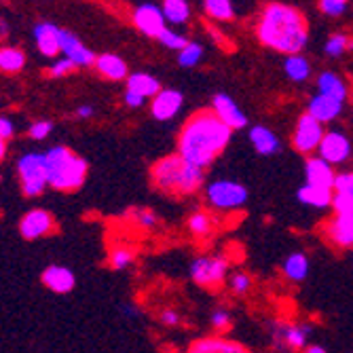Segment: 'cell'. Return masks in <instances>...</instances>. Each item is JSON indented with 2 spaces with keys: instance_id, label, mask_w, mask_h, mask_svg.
Listing matches in <instances>:
<instances>
[{
  "instance_id": "9c48e42d",
  "label": "cell",
  "mask_w": 353,
  "mask_h": 353,
  "mask_svg": "<svg viewBox=\"0 0 353 353\" xmlns=\"http://www.w3.org/2000/svg\"><path fill=\"white\" fill-rule=\"evenodd\" d=\"M317 157L324 159L328 165H345L353 157V144L349 136L341 130H326V136L317 148Z\"/></svg>"
},
{
  "instance_id": "e0dca14e",
  "label": "cell",
  "mask_w": 353,
  "mask_h": 353,
  "mask_svg": "<svg viewBox=\"0 0 353 353\" xmlns=\"http://www.w3.org/2000/svg\"><path fill=\"white\" fill-rule=\"evenodd\" d=\"M305 180L311 186H322V188H334V180H336V172L332 165H328L324 159L315 157H307L305 161Z\"/></svg>"
},
{
  "instance_id": "836d02e7",
  "label": "cell",
  "mask_w": 353,
  "mask_h": 353,
  "mask_svg": "<svg viewBox=\"0 0 353 353\" xmlns=\"http://www.w3.org/2000/svg\"><path fill=\"white\" fill-rule=\"evenodd\" d=\"M26 63V55L19 49L5 47L0 49V70L3 72H19Z\"/></svg>"
},
{
  "instance_id": "ac0fdd59",
  "label": "cell",
  "mask_w": 353,
  "mask_h": 353,
  "mask_svg": "<svg viewBox=\"0 0 353 353\" xmlns=\"http://www.w3.org/2000/svg\"><path fill=\"white\" fill-rule=\"evenodd\" d=\"M332 192H334L332 212L334 214H353V172L336 174Z\"/></svg>"
},
{
  "instance_id": "484cf974",
  "label": "cell",
  "mask_w": 353,
  "mask_h": 353,
  "mask_svg": "<svg viewBox=\"0 0 353 353\" xmlns=\"http://www.w3.org/2000/svg\"><path fill=\"white\" fill-rule=\"evenodd\" d=\"M59 32H61V28H57L55 23H49V21L34 26V39H37V45L43 55L53 57L61 51L59 49Z\"/></svg>"
},
{
  "instance_id": "d6a6232c",
  "label": "cell",
  "mask_w": 353,
  "mask_h": 353,
  "mask_svg": "<svg viewBox=\"0 0 353 353\" xmlns=\"http://www.w3.org/2000/svg\"><path fill=\"white\" fill-rule=\"evenodd\" d=\"M136 263V248L132 245H114L108 254V265L110 269L123 271Z\"/></svg>"
},
{
  "instance_id": "e575fe53",
  "label": "cell",
  "mask_w": 353,
  "mask_h": 353,
  "mask_svg": "<svg viewBox=\"0 0 353 353\" xmlns=\"http://www.w3.org/2000/svg\"><path fill=\"white\" fill-rule=\"evenodd\" d=\"M351 49H353V39L349 34H343V32L330 34L328 41L324 43V53L328 57H341V55H345Z\"/></svg>"
},
{
  "instance_id": "f546056e",
  "label": "cell",
  "mask_w": 353,
  "mask_h": 353,
  "mask_svg": "<svg viewBox=\"0 0 353 353\" xmlns=\"http://www.w3.org/2000/svg\"><path fill=\"white\" fill-rule=\"evenodd\" d=\"M186 227H188V233L197 239H205L212 235L214 231V218L205 212V210H195L188 220H186Z\"/></svg>"
},
{
  "instance_id": "74e56055",
  "label": "cell",
  "mask_w": 353,
  "mask_h": 353,
  "mask_svg": "<svg viewBox=\"0 0 353 353\" xmlns=\"http://www.w3.org/2000/svg\"><path fill=\"white\" fill-rule=\"evenodd\" d=\"M227 285H229V290L237 296H245L252 288H254V279L252 275L243 273V271H235L233 275H229L227 279Z\"/></svg>"
},
{
  "instance_id": "f907efd6",
  "label": "cell",
  "mask_w": 353,
  "mask_h": 353,
  "mask_svg": "<svg viewBox=\"0 0 353 353\" xmlns=\"http://www.w3.org/2000/svg\"><path fill=\"white\" fill-rule=\"evenodd\" d=\"M7 32H9V26H7V21L0 19V39L7 37Z\"/></svg>"
},
{
  "instance_id": "8d00e7d4",
  "label": "cell",
  "mask_w": 353,
  "mask_h": 353,
  "mask_svg": "<svg viewBox=\"0 0 353 353\" xmlns=\"http://www.w3.org/2000/svg\"><path fill=\"white\" fill-rule=\"evenodd\" d=\"M127 218H130V222L136 224V227L142 229V231H152L157 227V222H159L157 214L152 210H148V208H134V210H130Z\"/></svg>"
},
{
  "instance_id": "cb8c5ba5",
  "label": "cell",
  "mask_w": 353,
  "mask_h": 353,
  "mask_svg": "<svg viewBox=\"0 0 353 353\" xmlns=\"http://www.w3.org/2000/svg\"><path fill=\"white\" fill-rule=\"evenodd\" d=\"M332 197H334L332 188L311 186V184L301 186L299 192H296V199H299L303 205L313 208V210H326V208H332Z\"/></svg>"
},
{
  "instance_id": "7402d4cb",
  "label": "cell",
  "mask_w": 353,
  "mask_h": 353,
  "mask_svg": "<svg viewBox=\"0 0 353 353\" xmlns=\"http://www.w3.org/2000/svg\"><path fill=\"white\" fill-rule=\"evenodd\" d=\"M43 283L49 288L51 292H57V294H66L70 292L74 283H77V277L74 273L68 269V267H61V265H51L43 271Z\"/></svg>"
},
{
  "instance_id": "ffe728a7",
  "label": "cell",
  "mask_w": 353,
  "mask_h": 353,
  "mask_svg": "<svg viewBox=\"0 0 353 353\" xmlns=\"http://www.w3.org/2000/svg\"><path fill=\"white\" fill-rule=\"evenodd\" d=\"M248 138H250V144L254 146V150L263 157H273L281 150L279 136L267 125H254L248 134Z\"/></svg>"
},
{
  "instance_id": "d4e9b609",
  "label": "cell",
  "mask_w": 353,
  "mask_h": 353,
  "mask_svg": "<svg viewBox=\"0 0 353 353\" xmlns=\"http://www.w3.org/2000/svg\"><path fill=\"white\" fill-rule=\"evenodd\" d=\"M95 70H98L102 77L110 79V81H125L130 79V70H127V63L123 57L114 55V53H102L95 59Z\"/></svg>"
},
{
  "instance_id": "ba28073f",
  "label": "cell",
  "mask_w": 353,
  "mask_h": 353,
  "mask_svg": "<svg viewBox=\"0 0 353 353\" xmlns=\"http://www.w3.org/2000/svg\"><path fill=\"white\" fill-rule=\"evenodd\" d=\"M326 136V127L315 121L311 114H301L296 125H294V132H292V146L296 152L311 157V152H317L319 144H322Z\"/></svg>"
},
{
  "instance_id": "5bb4252c",
  "label": "cell",
  "mask_w": 353,
  "mask_h": 353,
  "mask_svg": "<svg viewBox=\"0 0 353 353\" xmlns=\"http://www.w3.org/2000/svg\"><path fill=\"white\" fill-rule=\"evenodd\" d=\"M59 49H61L63 57L77 63V68L79 66H83V68L85 66H93L95 59H98V57L93 55V51L89 47H85L70 30H63V28L59 32Z\"/></svg>"
},
{
  "instance_id": "2e32d148",
  "label": "cell",
  "mask_w": 353,
  "mask_h": 353,
  "mask_svg": "<svg viewBox=\"0 0 353 353\" xmlns=\"http://www.w3.org/2000/svg\"><path fill=\"white\" fill-rule=\"evenodd\" d=\"M53 216L45 210H32L19 222V233L26 239H39L53 229Z\"/></svg>"
},
{
  "instance_id": "7dc6e473",
  "label": "cell",
  "mask_w": 353,
  "mask_h": 353,
  "mask_svg": "<svg viewBox=\"0 0 353 353\" xmlns=\"http://www.w3.org/2000/svg\"><path fill=\"white\" fill-rule=\"evenodd\" d=\"M121 311H123V315H125L127 319H138V317H140V309H138L136 305H132V303L123 305Z\"/></svg>"
},
{
  "instance_id": "8992f818",
  "label": "cell",
  "mask_w": 353,
  "mask_h": 353,
  "mask_svg": "<svg viewBox=\"0 0 353 353\" xmlns=\"http://www.w3.org/2000/svg\"><path fill=\"white\" fill-rule=\"evenodd\" d=\"M19 178H21V190L26 197H39L49 184L47 174V159L45 152H30L23 154L17 163Z\"/></svg>"
},
{
  "instance_id": "4dcf8cb0",
  "label": "cell",
  "mask_w": 353,
  "mask_h": 353,
  "mask_svg": "<svg viewBox=\"0 0 353 353\" xmlns=\"http://www.w3.org/2000/svg\"><path fill=\"white\" fill-rule=\"evenodd\" d=\"M163 9V15H165V21L172 23V26H184L190 21V15H192V9H190V3L186 0H165L161 5Z\"/></svg>"
},
{
  "instance_id": "277c9868",
  "label": "cell",
  "mask_w": 353,
  "mask_h": 353,
  "mask_svg": "<svg viewBox=\"0 0 353 353\" xmlns=\"http://www.w3.org/2000/svg\"><path fill=\"white\" fill-rule=\"evenodd\" d=\"M49 184L57 190H77L87 176V161L66 146H53L45 152Z\"/></svg>"
},
{
  "instance_id": "44dd1931",
  "label": "cell",
  "mask_w": 353,
  "mask_h": 353,
  "mask_svg": "<svg viewBox=\"0 0 353 353\" xmlns=\"http://www.w3.org/2000/svg\"><path fill=\"white\" fill-rule=\"evenodd\" d=\"M315 85H317L319 95H326V98H332L341 104H345L349 100V87H347L345 79L332 70H326V72L319 74Z\"/></svg>"
},
{
  "instance_id": "83f0119b",
  "label": "cell",
  "mask_w": 353,
  "mask_h": 353,
  "mask_svg": "<svg viewBox=\"0 0 353 353\" xmlns=\"http://www.w3.org/2000/svg\"><path fill=\"white\" fill-rule=\"evenodd\" d=\"M283 72L292 83H305L311 79L313 70H311V61L303 53H296L283 59Z\"/></svg>"
},
{
  "instance_id": "bcb514c9",
  "label": "cell",
  "mask_w": 353,
  "mask_h": 353,
  "mask_svg": "<svg viewBox=\"0 0 353 353\" xmlns=\"http://www.w3.org/2000/svg\"><path fill=\"white\" fill-rule=\"evenodd\" d=\"M13 134H15L13 121H11L9 117H0V138H3V140H9Z\"/></svg>"
},
{
  "instance_id": "7c38bea8",
  "label": "cell",
  "mask_w": 353,
  "mask_h": 353,
  "mask_svg": "<svg viewBox=\"0 0 353 353\" xmlns=\"http://www.w3.org/2000/svg\"><path fill=\"white\" fill-rule=\"evenodd\" d=\"M324 237L339 250H353V214H334L324 224Z\"/></svg>"
},
{
  "instance_id": "c3c4849f",
  "label": "cell",
  "mask_w": 353,
  "mask_h": 353,
  "mask_svg": "<svg viewBox=\"0 0 353 353\" xmlns=\"http://www.w3.org/2000/svg\"><path fill=\"white\" fill-rule=\"evenodd\" d=\"M77 117H79V119H89V117H93V106H89V104H83V106H79V110H77Z\"/></svg>"
},
{
  "instance_id": "ab89813d",
  "label": "cell",
  "mask_w": 353,
  "mask_h": 353,
  "mask_svg": "<svg viewBox=\"0 0 353 353\" xmlns=\"http://www.w3.org/2000/svg\"><path fill=\"white\" fill-rule=\"evenodd\" d=\"M210 322H212V328L216 332H229L233 326V317L227 309H216L210 317Z\"/></svg>"
},
{
  "instance_id": "9a60e30c",
  "label": "cell",
  "mask_w": 353,
  "mask_h": 353,
  "mask_svg": "<svg viewBox=\"0 0 353 353\" xmlns=\"http://www.w3.org/2000/svg\"><path fill=\"white\" fill-rule=\"evenodd\" d=\"M184 106V95L178 89H163L157 98L150 102V114L157 121H170L174 119Z\"/></svg>"
},
{
  "instance_id": "7a4b0ae2",
  "label": "cell",
  "mask_w": 353,
  "mask_h": 353,
  "mask_svg": "<svg viewBox=\"0 0 353 353\" xmlns=\"http://www.w3.org/2000/svg\"><path fill=\"white\" fill-rule=\"evenodd\" d=\"M256 39L277 53L296 55L309 43V23L301 9L285 3H269L256 19Z\"/></svg>"
},
{
  "instance_id": "7bdbcfd3",
  "label": "cell",
  "mask_w": 353,
  "mask_h": 353,
  "mask_svg": "<svg viewBox=\"0 0 353 353\" xmlns=\"http://www.w3.org/2000/svg\"><path fill=\"white\" fill-rule=\"evenodd\" d=\"M53 130V123L51 121H37L34 125L30 127V138L32 140H43L51 134Z\"/></svg>"
},
{
  "instance_id": "60d3db41",
  "label": "cell",
  "mask_w": 353,
  "mask_h": 353,
  "mask_svg": "<svg viewBox=\"0 0 353 353\" xmlns=\"http://www.w3.org/2000/svg\"><path fill=\"white\" fill-rule=\"evenodd\" d=\"M319 11H322L324 15L328 17H341L347 13L349 9V3H345V0H319Z\"/></svg>"
},
{
  "instance_id": "3957f363",
  "label": "cell",
  "mask_w": 353,
  "mask_h": 353,
  "mask_svg": "<svg viewBox=\"0 0 353 353\" xmlns=\"http://www.w3.org/2000/svg\"><path fill=\"white\" fill-rule=\"evenodd\" d=\"M150 180L157 190L165 192L172 197H186L195 192L205 182V170H199L178 152L168 154L150 168Z\"/></svg>"
},
{
  "instance_id": "816d5d0a",
  "label": "cell",
  "mask_w": 353,
  "mask_h": 353,
  "mask_svg": "<svg viewBox=\"0 0 353 353\" xmlns=\"http://www.w3.org/2000/svg\"><path fill=\"white\" fill-rule=\"evenodd\" d=\"M5 150H7V146H5V140L0 138V161H3V157H5Z\"/></svg>"
},
{
  "instance_id": "f6af8a7d",
  "label": "cell",
  "mask_w": 353,
  "mask_h": 353,
  "mask_svg": "<svg viewBox=\"0 0 353 353\" xmlns=\"http://www.w3.org/2000/svg\"><path fill=\"white\" fill-rule=\"evenodd\" d=\"M123 100H125V104L130 106V108H142L144 104H146V98H142V95H138V93H134V91H125V95H123Z\"/></svg>"
},
{
  "instance_id": "ee69618b",
  "label": "cell",
  "mask_w": 353,
  "mask_h": 353,
  "mask_svg": "<svg viewBox=\"0 0 353 353\" xmlns=\"http://www.w3.org/2000/svg\"><path fill=\"white\" fill-rule=\"evenodd\" d=\"M161 322L165 324V326H180L182 324V315L176 311V309H163L161 311Z\"/></svg>"
},
{
  "instance_id": "4316f807",
  "label": "cell",
  "mask_w": 353,
  "mask_h": 353,
  "mask_svg": "<svg viewBox=\"0 0 353 353\" xmlns=\"http://www.w3.org/2000/svg\"><path fill=\"white\" fill-rule=\"evenodd\" d=\"M127 91H134L146 100L148 98L154 100L157 95L163 91V87H161V81L148 72H134V74H130V79H127Z\"/></svg>"
},
{
  "instance_id": "d590c367",
  "label": "cell",
  "mask_w": 353,
  "mask_h": 353,
  "mask_svg": "<svg viewBox=\"0 0 353 353\" xmlns=\"http://www.w3.org/2000/svg\"><path fill=\"white\" fill-rule=\"evenodd\" d=\"M203 55H205L203 45H201V43H195V41H190V43L178 53V63H180L182 68H195V66H199V63H201Z\"/></svg>"
},
{
  "instance_id": "5b68a950",
  "label": "cell",
  "mask_w": 353,
  "mask_h": 353,
  "mask_svg": "<svg viewBox=\"0 0 353 353\" xmlns=\"http://www.w3.org/2000/svg\"><path fill=\"white\" fill-rule=\"evenodd\" d=\"M250 199L248 188L237 182V180H229V178H218L214 182H210L205 186V201L220 212H235L241 210Z\"/></svg>"
},
{
  "instance_id": "30bf717a",
  "label": "cell",
  "mask_w": 353,
  "mask_h": 353,
  "mask_svg": "<svg viewBox=\"0 0 353 353\" xmlns=\"http://www.w3.org/2000/svg\"><path fill=\"white\" fill-rule=\"evenodd\" d=\"M132 23L136 26V30L140 32V34H144L148 39H159L161 37V32L168 28L161 5H154V3L136 5L132 11Z\"/></svg>"
},
{
  "instance_id": "8fae6325",
  "label": "cell",
  "mask_w": 353,
  "mask_h": 353,
  "mask_svg": "<svg viewBox=\"0 0 353 353\" xmlns=\"http://www.w3.org/2000/svg\"><path fill=\"white\" fill-rule=\"evenodd\" d=\"M212 110L214 114L229 127L231 132L243 130L248 127V114L239 108V104L227 93H216L212 100Z\"/></svg>"
},
{
  "instance_id": "6da1fadb",
  "label": "cell",
  "mask_w": 353,
  "mask_h": 353,
  "mask_svg": "<svg viewBox=\"0 0 353 353\" xmlns=\"http://www.w3.org/2000/svg\"><path fill=\"white\" fill-rule=\"evenodd\" d=\"M233 132L214 110H197L190 114L178 136V154L199 170L210 168L231 144Z\"/></svg>"
},
{
  "instance_id": "1f68e13d",
  "label": "cell",
  "mask_w": 353,
  "mask_h": 353,
  "mask_svg": "<svg viewBox=\"0 0 353 353\" xmlns=\"http://www.w3.org/2000/svg\"><path fill=\"white\" fill-rule=\"evenodd\" d=\"M203 13L214 21H231L235 19V7L231 0H203Z\"/></svg>"
},
{
  "instance_id": "603a6c76",
  "label": "cell",
  "mask_w": 353,
  "mask_h": 353,
  "mask_svg": "<svg viewBox=\"0 0 353 353\" xmlns=\"http://www.w3.org/2000/svg\"><path fill=\"white\" fill-rule=\"evenodd\" d=\"M186 353H250L241 343L222 339V336H205L195 341Z\"/></svg>"
},
{
  "instance_id": "b9f144b4",
  "label": "cell",
  "mask_w": 353,
  "mask_h": 353,
  "mask_svg": "<svg viewBox=\"0 0 353 353\" xmlns=\"http://www.w3.org/2000/svg\"><path fill=\"white\" fill-rule=\"evenodd\" d=\"M74 68H77V63L63 57V59H59V61H55V63H53L51 70H49V74H51V77H55V79H59V77H66V74H70Z\"/></svg>"
},
{
  "instance_id": "681fc988",
  "label": "cell",
  "mask_w": 353,
  "mask_h": 353,
  "mask_svg": "<svg viewBox=\"0 0 353 353\" xmlns=\"http://www.w3.org/2000/svg\"><path fill=\"white\" fill-rule=\"evenodd\" d=\"M305 353H328L322 345H309L307 349H305Z\"/></svg>"
},
{
  "instance_id": "f1b7e54d",
  "label": "cell",
  "mask_w": 353,
  "mask_h": 353,
  "mask_svg": "<svg viewBox=\"0 0 353 353\" xmlns=\"http://www.w3.org/2000/svg\"><path fill=\"white\" fill-rule=\"evenodd\" d=\"M281 273L290 281H303L309 275V259L305 252H292L281 263Z\"/></svg>"
},
{
  "instance_id": "d6986e66",
  "label": "cell",
  "mask_w": 353,
  "mask_h": 353,
  "mask_svg": "<svg viewBox=\"0 0 353 353\" xmlns=\"http://www.w3.org/2000/svg\"><path fill=\"white\" fill-rule=\"evenodd\" d=\"M343 110H345V104H341L332 98H326V95H319V93H315L307 104V114H311L322 125L336 121L343 114Z\"/></svg>"
},
{
  "instance_id": "4fadbf2b",
  "label": "cell",
  "mask_w": 353,
  "mask_h": 353,
  "mask_svg": "<svg viewBox=\"0 0 353 353\" xmlns=\"http://www.w3.org/2000/svg\"><path fill=\"white\" fill-rule=\"evenodd\" d=\"M311 326L309 324H277L273 330V339L277 347H288L292 351H301L307 349V341L311 334Z\"/></svg>"
},
{
  "instance_id": "f35d334b",
  "label": "cell",
  "mask_w": 353,
  "mask_h": 353,
  "mask_svg": "<svg viewBox=\"0 0 353 353\" xmlns=\"http://www.w3.org/2000/svg\"><path fill=\"white\" fill-rule=\"evenodd\" d=\"M159 43H161L163 47H168V49H172V51H182L190 41L184 37V34H180V32H176V30H172V28H165L163 32H161V37H159Z\"/></svg>"
},
{
  "instance_id": "52a82bcc",
  "label": "cell",
  "mask_w": 353,
  "mask_h": 353,
  "mask_svg": "<svg viewBox=\"0 0 353 353\" xmlns=\"http://www.w3.org/2000/svg\"><path fill=\"white\" fill-rule=\"evenodd\" d=\"M229 267L222 256H199L190 263V277L201 288H218L229 279Z\"/></svg>"
}]
</instances>
